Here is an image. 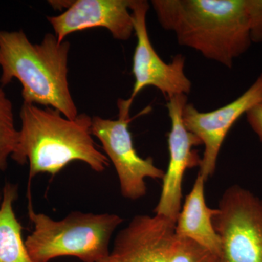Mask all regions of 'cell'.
<instances>
[{
    "mask_svg": "<svg viewBox=\"0 0 262 262\" xmlns=\"http://www.w3.org/2000/svg\"><path fill=\"white\" fill-rule=\"evenodd\" d=\"M177 241L173 220L136 215L117 234L110 258L113 262H170Z\"/></svg>",
    "mask_w": 262,
    "mask_h": 262,
    "instance_id": "10",
    "label": "cell"
},
{
    "mask_svg": "<svg viewBox=\"0 0 262 262\" xmlns=\"http://www.w3.org/2000/svg\"><path fill=\"white\" fill-rule=\"evenodd\" d=\"M18 198V186L7 183L0 203V262H34L22 237V226L13 205Z\"/></svg>",
    "mask_w": 262,
    "mask_h": 262,
    "instance_id": "13",
    "label": "cell"
},
{
    "mask_svg": "<svg viewBox=\"0 0 262 262\" xmlns=\"http://www.w3.org/2000/svg\"><path fill=\"white\" fill-rule=\"evenodd\" d=\"M187 95L168 98L166 106L171 121L168 134L169 163L163 179L159 201L155 214L177 222L182 208V184L184 175L189 168L201 163L194 146L202 145L201 140L186 128L183 121V110L187 103Z\"/></svg>",
    "mask_w": 262,
    "mask_h": 262,
    "instance_id": "8",
    "label": "cell"
},
{
    "mask_svg": "<svg viewBox=\"0 0 262 262\" xmlns=\"http://www.w3.org/2000/svg\"><path fill=\"white\" fill-rule=\"evenodd\" d=\"M29 198L28 215L34 229L26 246L34 262H49L72 256L83 262H99L110 256V244L123 219L115 213L74 211L55 220L33 208Z\"/></svg>",
    "mask_w": 262,
    "mask_h": 262,
    "instance_id": "4",
    "label": "cell"
},
{
    "mask_svg": "<svg viewBox=\"0 0 262 262\" xmlns=\"http://www.w3.org/2000/svg\"><path fill=\"white\" fill-rule=\"evenodd\" d=\"M1 201H2V196H1V194H0V203H1Z\"/></svg>",
    "mask_w": 262,
    "mask_h": 262,
    "instance_id": "19",
    "label": "cell"
},
{
    "mask_svg": "<svg viewBox=\"0 0 262 262\" xmlns=\"http://www.w3.org/2000/svg\"><path fill=\"white\" fill-rule=\"evenodd\" d=\"M170 262H219L218 256L201 245L177 237Z\"/></svg>",
    "mask_w": 262,
    "mask_h": 262,
    "instance_id": "15",
    "label": "cell"
},
{
    "mask_svg": "<svg viewBox=\"0 0 262 262\" xmlns=\"http://www.w3.org/2000/svg\"><path fill=\"white\" fill-rule=\"evenodd\" d=\"M149 3L145 0H130V10L137 43L133 57V75L135 78L132 94L134 101L144 88L153 86L168 98L191 92L192 82L184 72L185 57L178 54L170 63H165L150 41L146 15Z\"/></svg>",
    "mask_w": 262,
    "mask_h": 262,
    "instance_id": "7",
    "label": "cell"
},
{
    "mask_svg": "<svg viewBox=\"0 0 262 262\" xmlns=\"http://www.w3.org/2000/svg\"><path fill=\"white\" fill-rule=\"evenodd\" d=\"M70 43L48 33L33 44L24 31L0 30V84L17 79L24 103L49 106L70 120L78 116L68 82Z\"/></svg>",
    "mask_w": 262,
    "mask_h": 262,
    "instance_id": "3",
    "label": "cell"
},
{
    "mask_svg": "<svg viewBox=\"0 0 262 262\" xmlns=\"http://www.w3.org/2000/svg\"><path fill=\"white\" fill-rule=\"evenodd\" d=\"M213 217L221 239L219 262H262V200L245 188L231 186Z\"/></svg>",
    "mask_w": 262,
    "mask_h": 262,
    "instance_id": "5",
    "label": "cell"
},
{
    "mask_svg": "<svg viewBox=\"0 0 262 262\" xmlns=\"http://www.w3.org/2000/svg\"><path fill=\"white\" fill-rule=\"evenodd\" d=\"M205 182L198 173L176 222V234L177 237L191 239L201 245L219 257L221 239L213 222L218 210L207 206Z\"/></svg>",
    "mask_w": 262,
    "mask_h": 262,
    "instance_id": "12",
    "label": "cell"
},
{
    "mask_svg": "<svg viewBox=\"0 0 262 262\" xmlns=\"http://www.w3.org/2000/svg\"><path fill=\"white\" fill-rule=\"evenodd\" d=\"M161 27L180 46L232 68L251 47L246 0H152Z\"/></svg>",
    "mask_w": 262,
    "mask_h": 262,
    "instance_id": "2",
    "label": "cell"
},
{
    "mask_svg": "<svg viewBox=\"0 0 262 262\" xmlns=\"http://www.w3.org/2000/svg\"><path fill=\"white\" fill-rule=\"evenodd\" d=\"M246 115L250 126L262 142V101L248 110Z\"/></svg>",
    "mask_w": 262,
    "mask_h": 262,
    "instance_id": "17",
    "label": "cell"
},
{
    "mask_svg": "<svg viewBox=\"0 0 262 262\" xmlns=\"http://www.w3.org/2000/svg\"><path fill=\"white\" fill-rule=\"evenodd\" d=\"M130 0L67 1L61 14L47 16L58 42L72 33L92 28H105L117 40L126 41L134 30Z\"/></svg>",
    "mask_w": 262,
    "mask_h": 262,
    "instance_id": "11",
    "label": "cell"
},
{
    "mask_svg": "<svg viewBox=\"0 0 262 262\" xmlns=\"http://www.w3.org/2000/svg\"><path fill=\"white\" fill-rule=\"evenodd\" d=\"M132 101L119 99L117 120L92 117L91 132L102 145L104 154L113 164L123 198L136 201L146 196L145 179H163L165 171L155 165L151 158H142L134 147L129 130Z\"/></svg>",
    "mask_w": 262,
    "mask_h": 262,
    "instance_id": "6",
    "label": "cell"
},
{
    "mask_svg": "<svg viewBox=\"0 0 262 262\" xmlns=\"http://www.w3.org/2000/svg\"><path fill=\"white\" fill-rule=\"evenodd\" d=\"M21 126L10 158L29 165V179L40 173L56 175L72 162H82L96 173H102L110 160L98 149L91 132L92 117L87 114L70 120L58 110L23 103Z\"/></svg>",
    "mask_w": 262,
    "mask_h": 262,
    "instance_id": "1",
    "label": "cell"
},
{
    "mask_svg": "<svg viewBox=\"0 0 262 262\" xmlns=\"http://www.w3.org/2000/svg\"><path fill=\"white\" fill-rule=\"evenodd\" d=\"M99 262H113L111 261V259H110V256L107 258H105V259L102 260V261H99Z\"/></svg>",
    "mask_w": 262,
    "mask_h": 262,
    "instance_id": "18",
    "label": "cell"
},
{
    "mask_svg": "<svg viewBox=\"0 0 262 262\" xmlns=\"http://www.w3.org/2000/svg\"><path fill=\"white\" fill-rule=\"evenodd\" d=\"M252 42H262V0H246Z\"/></svg>",
    "mask_w": 262,
    "mask_h": 262,
    "instance_id": "16",
    "label": "cell"
},
{
    "mask_svg": "<svg viewBox=\"0 0 262 262\" xmlns=\"http://www.w3.org/2000/svg\"><path fill=\"white\" fill-rule=\"evenodd\" d=\"M261 101L262 73L244 94L222 107L201 113L192 103L184 106L183 121L186 128L204 146L199 174L206 182L215 173L219 155L229 131L239 117Z\"/></svg>",
    "mask_w": 262,
    "mask_h": 262,
    "instance_id": "9",
    "label": "cell"
},
{
    "mask_svg": "<svg viewBox=\"0 0 262 262\" xmlns=\"http://www.w3.org/2000/svg\"><path fill=\"white\" fill-rule=\"evenodd\" d=\"M18 137L13 103L3 88H0V173L8 166V160L15 151Z\"/></svg>",
    "mask_w": 262,
    "mask_h": 262,
    "instance_id": "14",
    "label": "cell"
}]
</instances>
